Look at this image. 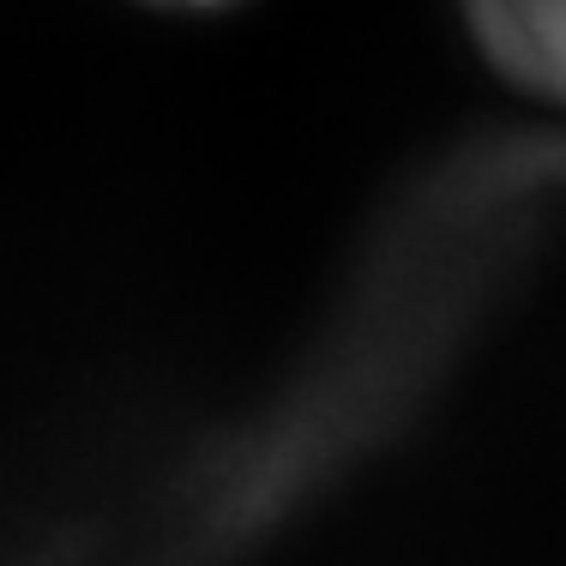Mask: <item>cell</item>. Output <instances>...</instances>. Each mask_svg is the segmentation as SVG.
<instances>
[{"instance_id": "cell-1", "label": "cell", "mask_w": 566, "mask_h": 566, "mask_svg": "<svg viewBox=\"0 0 566 566\" xmlns=\"http://www.w3.org/2000/svg\"><path fill=\"white\" fill-rule=\"evenodd\" d=\"M506 78L566 103V0H458Z\"/></svg>"}, {"instance_id": "cell-2", "label": "cell", "mask_w": 566, "mask_h": 566, "mask_svg": "<svg viewBox=\"0 0 566 566\" xmlns=\"http://www.w3.org/2000/svg\"><path fill=\"white\" fill-rule=\"evenodd\" d=\"M187 7H218V0H187Z\"/></svg>"}]
</instances>
